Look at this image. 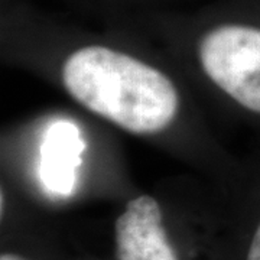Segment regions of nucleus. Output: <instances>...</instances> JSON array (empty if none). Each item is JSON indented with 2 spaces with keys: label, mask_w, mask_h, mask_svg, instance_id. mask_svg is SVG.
I'll list each match as a JSON object with an SVG mask.
<instances>
[{
  "label": "nucleus",
  "mask_w": 260,
  "mask_h": 260,
  "mask_svg": "<svg viewBox=\"0 0 260 260\" xmlns=\"http://www.w3.org/2000/svg\"><path fill=\"white\" fill-rule=\"evenodd\" d=\"M0 260H26L25 257L19 256V254H13V253H3L0 256Z\"/></svg>",
  "instance_id": "6"
},
{
  "label": "nucleus",
  "mask_w": 260,
  "mask_h": 260,
  "mask_svg": "<svg viewBox=\"0 0 260 260\" xmlns=\"http://www.w3.org/2000/svg\"><path fill=\"white\" fill-rule=\"evenodd\" d=\"M119 260H179L168 240L164 214L150 195L130 200L114 224Z\"/></svg>",
  "instance_id": "3"
},
{
  "label": "nucleus",
  "mask_w": 260,
  "mask_h": 260,
  "mask_svg": "<svg viewBox=\"0 0 260 260\" xmlns=\"http://www.w3.org/2000/svg\"><path fill=\"white\" fill-rule=\"evenodd\" d=\"M83 150L84 142L74 123L58 120L48 127L41 145L39 177L49 192L61 197L73 192Z\"/></svg>",
  "instance_id": "4"
},
{
  "label": "nucleus",
  "mask_w": 260,
  "mask_h": 260,
  "mask_svg": "<svg viewBox=\"0 0 260 260\" xmlns=\"http://www.w3.org/2000/svg\"><path fill=\"white\" fill-rule=\"evenodd\" d=\"M62 84L87 110L133 135H155L172 124L179 107L175 84L158 68L102 45L74 51Z\"/></svg>",
  "instance_id": "1"
},
{
  "label": "nucleus",
  "mask_w": 260,
  "mask_h": 260,
  "mask_svg": "<svg viewBox=\"0 0 260 260\" xmlns=\"http://www.w3.org/2000/svg\"><path fill=\"white\" fill-rule=\"evenodd\" d=\"M246 260H260V221L257 223L254 232H253V236H251Z\"/></svg>",
  "instance_id": "5"
},
{
  "label": "nucleus",
  "mask_w": 260,
  "mask_h": 260,
  "mask_svg": "<svg viewBox=\"0 0 260 260\" xmlns=\"http://www.w3.org/2000/svg\"><path fill=\"white\" fill-rule=\"evenodd\" d=\"M207 77L244 110L260 116V28L223 25L198 48Z\"/></svg>",
  "instance_id": "2"
}]
</instances>
